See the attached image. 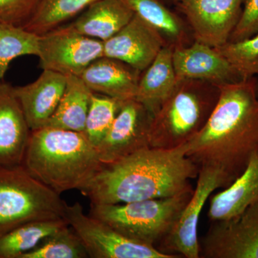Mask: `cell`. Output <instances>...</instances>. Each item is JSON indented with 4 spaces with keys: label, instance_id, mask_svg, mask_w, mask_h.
Listing matches in <instances>:
<instances>
[{
    "label": "cell",
    "instance_id": "cell-1",
    "mask_svg": "<svg viewBox=\"0 0 258 258\" xmlns=\"http://www.w3.org/2000/svg\"><path fill=\"white\" fill-rule=\"evenodd\" d=\"M218 86L216 106L186 144V156L199 169L215 171L225 189L243 173L258 149V96L254 77Z\"/></svg>",
    "mask_w": 258,
    "mask_h": 258
},
{
    "label": "cell",
    "instance_id": "cell-2",
    "mask_svg": "<svg viewBox=\"0 0 258 258\" xmlns=\"http://www.w3.org/2000/svg\"><path fill=\"white\" fill-rule=\"evenodd\" d=\"M186 144L174 149L147 147L103 164L80 190L91 204L113 205L169 198L191 187L200 169L186 156Z\"/></svg>",
    "mask_w": 258,
    "mask_h": 258
},
{
    "label": "cell",
    "instance_id": "cell-3",
    "mask_svg": "<svg viewBox=\"0 0 258 258\" xmlns=\"http://www.w3.org/2000/svg\"><path fill=\"white\" fill-rule=\"evenodd\" d=\"M103 164L83 132L52 127L32 131L23 165L55 192L81 190Z\"/></svg>",
    "mask_w": 258,
    "mask_h": 258
},
{
    "label": "cell",
    "instance_id": "cell-4",
    "mask_svg": "<svg viewBox=\"0 0 258 258\" xmlns=\"http://www.w3.org/2000/svg\"><path fill=\"white\" fill-rule=\"evenodd\" d=\"M219 95L218 85L198 80L178 81L174 92L153 115L150 147L174 149L187 144L206 124Z\"/></svg>",
    "mask_w": 258,
    "mask_h": 258
},
{
    "label": "cell",
    "instance_id": "cell-5",
    "mask_svg": "<svg viewBox=\"0 0 258 258\" xmlns=\"http://www.w3.org/2000/svg\"><path fill=\"white\" fill-rule=\"evenodd\" d=\"M194 189L191 186L169 198L113 205L91 204L89 215L130 240L157 247L175 225Z\"/></svg>",
    "mask_w": 258,
    "mask_h": 258
},
{
    "label": "cell",
    "instance_id": "cell-6",
    "mask_svg": "<svg viewBox=\"0 0 258 258\" xmlns=\"http://www.w3.org/2000/svg\"><path fill=\"white\" fill-rule=\"evenodd\" d=\"M66 205L23 164L0 167V235L28 222L64 218Z\"/></svg>",
    "mask_w": 258,
    "mask_h": 258
},
{
    "label": "cell",
    "instance_id": "cell-7",
    "mask_svg": "<svg viewBox=\"0 0 258 258\" xmlns=\"http://www.w3.org/2000/svg\"><path fill=\"white\" fill-rule=\"evenodd\" d=\"M64 219L84 244L91 258H176L154 246L130 240L104 222L86 215L82 205H66Z\"/></svg>",
    "mask_w": 258,
    "mask_h": 258
},
{
    "label": "cell",
    "instance_id": "cell-8",
    "mask_svg": "<svg viewBox=\"0 0 258 258\" xmlns=\"http://www.w3.org/2000/svg\"><path fill=\"white\" fill-rule=\"evenodd\" d=\"M42 70L80 76L93 61L103 56V42L60 26L39 35L38 53Z\"/></svg>",
    "mask_w": 258,
    "mask_h": 258
},
{
    "label": "cell",
    "instance_id": "cell-9",
    "mask_svg": "<svg viewBox=\"0 0 258 258\" xmlns=\"http://www.w3.org/2000/svg\"><path fill=\"white\" fill-rule=\"evenodd\" d=\"M200 248V257L258 258V202L232 218L212 222Z\"/></svg>",
    "mask_w": 258,
    "mask_h": 258
},
{
    "label": "cell",
    "instance_id": "cell-10",
    "mask_svg": "<svg viewBox=\"0 0 258 258\" xmlns=\"http://www.w3.org/2000/svg\"><path fill=\"white\" fill-rule=\"evenodd\" d=\"M152 117V113L137 100L122 101L113 124L96 147L101 162H113L150 147Z\"/></svg>",
    "mask_w": 258,
    "mask_h": 258
},
{
    "label": "cell",
    "instance_id": "cell-11",
    "mask_svg": "<svg viewBox=\"0 0 258 258\" xmlns=\"http://www.w3.org/2000/svg\"><path fill=\"white\" fill-rule=\"evenodd\" d=\"M222 188L220 178L209 169H200L192 196L183 209L175 225L157 248L179 257H200L198 224L205 203L215 190Z\"/></svg>",
    "mask_w": 258,
    "mask_h": 258
},
{
    "label": "cell",
    "instance_id": "cell-12",
    "mask_svg": "<svg viewBox=\"0 0 258 258\" xmlns=\"http://www.w3.org/2000/svg\"><path fill=\"white\" fill-rule=\"evenodd\" d=\"M244 0H180L179 8L195 41L219 47L230 40L240 20Z\"/></svg>",
    "mask_w": 258,
    "mask_h": 258
},
{
    "label": "cell",
    "instance_id": "cell-13",
    "mask_svg": "<svg viewBox=\"0 0 258 258\" xmlns=\"http://www.w3.org/2000/svg\"><path fill=\"white\" fill-rule=\"evenodd\" d=\"M166 45L160 32L134 14L124 28L103 42V56L125 62L142 73Z\"/></svg>",
    "mask_w": 258,
    "mask_h": 258
},
{
    "label": "cell",
    "instance_id": "cell-14",
    "mask_svg": "<svg viewBox=\"0 0 258 258\" xmlns=\"http://www.w3.org/2000/svg\"><path fill=\"white\" fill-rule=\"evenodd\" d=\"M172 59L178 81L198 80L220 85L242 80L216 48L203 42L173 46Z\"/></svg>",
    "mask_w": 258,
    "mask_h": 258
},
{
    "label": "cell",
    "instance_id": "cell-15",
    "mask_svg": "<svg viewBox=\"0 0 258 258\" xmlns=\"http://www.w3.org/2000/svg\"><path fill=\"white\" fill-rule=\"evenodd\" d=\"M31 132L14 86L0 81V167L23 164Z\"/></svg>",
    "mask_w": 258,
    "mask_h": 258
},
{
    "label": "cell",
    "instance_id": "cell-16",
    "mask_svg": "<svg viewBox=\"0 0 258 258\" xmlns=\"http://www.w3.org/2000/svg\"><path fill=\"white\" fill-rule=\"evenodd\" d=\"M67 76L43 70L35 81L14 87L15 93L30 130L46 126L66 89Z\"/></svg>",
    "mask_w": 258,
    "mask_h": 258
},
{
    "label": "cell",
    "instance_id": "cell-17",
    "mask_svg": "<svg viewBox=\"0 0 258 258\" xmlns=\"http://www.w3.org/2000/svg\"><path fill=\"white\" fill-rule=\"evenodd\" d=\"M140 72L125 62L103 57L93 61L79 76L93 93L120 102L135 99Z\"/></svg>",
    "mask_w": 258,
    "mask_h": 258
},
{
    "label": "cell",
    "instance_id": "cell-18",
    "mask_svg": "<svg viewBox=\"0 0 258 258\" xmlns=\"http://www.w3.org/2000/svg\"><path fill=\"white\" fill-rule=\"evenodd\" d=\"M134 15L125 0H97L69 26L81 35L103 42L124 28Z\"/></svg>",
    "mask_w": 258,
    "mask_h": 258
},
{
    "label": "cell",
    "instance_id": "cell-19",
    "mask_svg": "<svg viewBox=\"0 0 258 258\" xmlns=\"http://www.w3.org/2000/svg\"><path fill=\"white\" fill-rule=\"evenodd\" d=\"M258 202V149L248 165L237 179L210 200V221L228 220L237 216L247 207Z\"/></svg>",
    "mask_w": 258,
    "mask_h": 258
},
{
    "label": "cell",
    "instance_id": "cell-20",
    "mask_svg": "<svg viewBox=\"0 0 258 258\" xmlns=\"http://www.w3.org/2000/svg\"><path fill=\"white\" fill-rule=\"evenodd\" d=\"M172 52V45H166L139 79L135 99L152 115L174 92L178 84Z\"/></svg>",
    "mask_w": 258,
    "mask_h": 258
},
{
    "label": "cell",
    "instance_id": "cell-21",
    "mask_svg": "<svg viewBox=\"0 0 258 258\" xmlns=\"http://www.w3.org/2000/svg\"><path fill=\"white\" fill-rule=\"evenodd\" d=\"M93 94L79 76H68L63 95L46 126L84 132Z\"/></svg>",
    "mask_w": 258,
    "mask_h": 258
},
{
    "label": "cell",
    "instance_id": "cell-22",
    "mask_svg": "<svg viewBox=\"0 0 258 258\" xmlns=\"http://www.w3.org/2000/svg\"><path fill=\"white\" fill-rule=\"evenodd\" d=\"M64 218L28 222L0 235V258H21L67 225Z\"/></svg>",
    "mask_w": 258,
    "mask_h": 258
},
{
    "label": "cell",
    "instance_id": "cell-23",
    "mask_svg": "<svg viewBox=\"0 0 258 258\" xmlns=\"http://www.w3.org/2000/svg\"><path fill=\"white\" fill-rule=\"evenodd\" d=\"M97 0H40L23 27L37 35L59 28L70 19L79 16Z\"/></svg>",
    "mask_w": 258,
    "mask_h": 258
},
{
    "label": "cell",
    "instance_id": "cell-24",
    "mask_svg": "<svg viewBox=\"0 0 258 258\" xmlns=\"http://www.w3.org/2000/svg\"><path fill=\"white\" fill-rule=\"evenodd\" d=\"M144 21L171 40V45H184V28L179 17L167 9L159 0H125Z\"/></svg>",
    "mask_w": 258,
    "mask_h": 258
},
{
    "label": "cell",
    "instance_id": "cell-25",
    "mask_svg": "<svg viewBox=\"0 0 258 258\" xmlns=\"http://www.w3.org/2000/svg\"><path fill=\"white\" fill-rule=\"evenodd\" d=\"M39 35L23 27L0 23V81L12 61L24 55H37Z\"/></svg>",
    "mask_w": 258,
    "mask_h": 258
},
{
    "label": "cell",
    "instance_id": "cell-26",
    "mask_svg": "<svg viewBox=\"0 0 258 258\" xmlns=\"http://www.w3.org/2000/svg\"><path fill=\"white\" fill-rule=\"evenodd\" d=\"M89 257L82 241L69 224L60 227L21 258Z\"/></svg>",
    "mask_w": 258,
    "mask_h": 258
},
{
    "label": "cell",
    "instance_id": "cell-27",
    "mask_svg": "<svg viewBox=\"0 0 258 258\" xmlns=\"http://www.w3.org/2000/svg\"><path fill=\"white\" fill-rule=\"evenodd\" d=\"M120 103L110 97L93 93L83 133L96 149L113 124Z\"/></svg>",
    "mask_w": 258,
    "mask_h": 258
},
{
    "label": "cell",
    "instance_id": "cell-28",
    "mask_svg": "<svg viewBox=\"0 0 258 258\" xmlns=\"http://www.w3.org/2000/svg\"><path fill=\"white\" fill-rule=\"evenodd\" d=\"M217 50L230 62L241 79L258 75V32L237 42H228Z\"/></svg>",
    "mask_w": 258,
    "mask_h": 258
},
{
    "label": "cell",
    "instance_id": "cell-29",
    "mask_svg": "<svg viewBox=\"0 0 258 258\" xmlns=\"http://www.w3.org/2000/svg\"><path fill=\"white\" fill-rule=\"evenodd\" d=\"M40 0H0V23L23 27Z\"/></svg>",
    "mask_w": 258,
    "mask_h": 258
},
{
    "label": "cell",
    "instance_id": "cell-30",
    "mask_svg": "<svg viewBox=\"0 0 258 258\" xmlns=\"http://www.w3.org/2000/svg\"><path fill=\"white\" fill-rule=\"evenodd\" d=\"M258 32V0H244L242 13L229 42H237Z\"/></svg>",
    "mask_w": 258,
    "mask_h": 258
},
{
    "label": "cell",
    "instance_id": "cell-31",
    "mask_svg": "<svg viewBox=\"0 0 258 258\" xmlns=\"http://www.w3.org/2000/svg\"><path fill=\"white\" fill-rule=\"evenodd\" d=\"M256 89H257V94L258 96V75H257V80H256Z\"/></svg>",
    "mask_w": 258,
    "mask_h": 258
},
{
    "label": "cell",
    "instance_id": "cell-32",
    "mask_svg": "<svg viewBox=\"0 0 258 258\" xmlns=\"http://www.w3.org/2000/svg\"><path fill=\"white\" fill-rule=\"evenodd\" d=\"M177 1H179H179H180V0H177Z\"/></svg>",
    "mask_w": 258,
    "mask_h": 258
}]
</instances>
